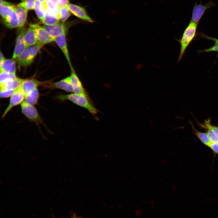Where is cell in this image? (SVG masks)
Returning <instances> with one entry per match:
<instances>
[{
  "label": "cell",
  "instance_id": "3",
  "mask_svg": "<svg viewBox=\"0 0 218 218\" xmlns=\"http://www.w3.org/2000/svg\"><path fill=\"white\" fill-rule=\"evenodd\" d=\"M42 46L37 44L27 48L17 58L19 66L26 67L31 64Z\"/></svg>",
  "mask_w": 218,
  "mask_h": 218
},
{
  "label": "cell",
  "instance_id": "1",
  "mask_svg": "<svg viewBox=\"0 0 218 218\" xmlns=\"http://www.w3.org/2000/svg\"><path fill=\"white\" fill-rule=\"evenodd\" d=\"M56 98L61 101H69L87 110L93 115L98 111L92 104L88 95L80 94L74 93L68 94H60Z\"/></svg>",
  "mask_w": 218,
  "mask_h": 218
},
{
  "label": "cell",
  "instance_id": "14",
  "mask_svg": "<svg viewBox=\"0 0 218 218\" xmlns=\"http://www.w3.org/2000/svg\"><path fill=\"white\" fill-rule=\"evenodd\" d=\"M44 83L35 78L24 79L21 87L25 96L39 86L42 85Z\"/></svg>",
  "mask_w": 218,
  "mask_h": 218
},
{
  "label": "cell",
  "instance_id": "11",
  "mask_svg": "<svg viewBox=\"0 0 218 218\" xmlns=\"http://www.w3.org/2000/svg\"><path fill=\"white\" fill-rule=\"evenodd\" d=\"M66 32L64 33L56 38L54 41L61 49L65 56L71 70L73 68L72 66L67 45Z\"/></svg>",
  "mask_w": 218,
  "mask_h": 218
},
{
  "label": "cell",
  "instance_id": "25",
  "mask_svg": "<svg viewBox=\"0 0 218 218\" xmlns=\"http://www.w3.org/2000/svg\"><path fill=\"white\" fill-rule=\"evenodd\" d=\"M35 0H25L21 2L18 5L25 7L28 10H32L34 9Z\"/></svg>",
  "mask_w": 218,
  "mask_h": 218
},
{
  "label": "cell",
  "instance_id": "34",
  "mask_svg": "<svg viewBox=\"0 0 218 218\" xmlns=\"http://www.w3.org/2000/svg\"><path fill=\"white\" fill-rule=\"evenodd\" d=\"M42 5L47 6L46 0H37Z\"/></svg>",
  "mask_w": 218,
  "mask_h": 218
},
{
  "label": "cell",
  "instance_id": "32",
  "mask_svg": "<svg viewBox=\"0 0 218 218\" xmlns=\"http://www.w3.org/2000/svg\"><path fill=\"white\" fill-rule=\"evenodd\" d=\"M209 147L214 153L218 154V142L212 143Z\"/></svg>",
  "mask_w": 218,
  "mask_h": 218
},
{
  "label": "cell",
  "instance_id": "33",
  "mask_svg": "<svg viewBox=\"0 0 218 218\" xmlns=\"http://www.w3.org/2000/svg\"><path fill=\"white\" fill-rule=\"evenodd\" d=\"M0 63L2 62L3 61H4V60L5 59L4 55H3V53H2L1 51H0Z\"/></svg>",
  "mask_w": 218,
  "mask_h": 218
},
{
  "label": "cell",
  "instance_id": "16",
  "mask_svg": "<svg viewBox=\"0 0 218 218\" xmlns=\"http://www.w3.org/2000/svg\"><path fill=\"white\" fill-rule=\"evenodd\" d=\"M15 9L6 18L2 19L4 24L8 28L12 29L19 27L18 20Z\"/></svg>",
  "mask_w": 218,
  "mask_h": 218
},
{
  "label": "cell",
  "instance_id": "36",
  "mask_svg": "<svg viewBox=\"0 0 218 218\" xmlns=\"http://www.w3.org/2000/svg\"><path fill=\"white\" fill-rule=\"evenodd\" d=\"M136 178H138L137 177H136L134 178V180H136L137 179H136Z\"/></svg>",
  "mask_w": 218,
  "mask_h": 218
},
{
  "label": "cell",
  "instance_id": "15",
  "mask_svg": "<svg viewBox=\"0 0 218 218\" xmlns=\"http://www.w3.org/2000/svg\"><path fill=\"white\" fill-rule=\"evenodd\" d=\"M24 39L27 48L38 44L36 32L33 27L30 26L26 30L24 35Z\"/></svg>",
  "mask_w": 218,
  "mask_h": 218
},
{
  "label": "cell",
  "instance_id": "26",
  "mask_svg": "<svg viewBox=\"0 0 218 218\" xmlns=\"http://www.w3.org/2000/svg\"><path fill=\"white\" fill-rule=\"evenodd\" d=\"M204 124H200V125L204 128H209L211 129L218 136V127L211 124L210 119L206 120Z\"/></svg>",
  "mask_w": 218,
  "mask_h": 218
},
{
  "label": "cell",
  "instance_id": "18",
  "mask_svg": "<svg viewBox=\"0 0 218 218\" xmlns=\"http://www.w3.org/2000/svg\"><path fill=\"white\" fill-rule=\"evenodd\" d=\"M28 11L25 7L18 4L16 7L15 11L18 19L19 27H23L26 24Z\"/></svg>",
  "mask_w": 218,
  "mask_h": 218
},
{
  "label": "cell",
  "instance_id": "8",
  "mask_svg": "<svg viewBox=\"0 0 218 218\" xmlns=\"http://www.w3.org/2000/svg\"><path fill=\"white\" fill-rule=\"evenodd\" d=\"M25 95L21 87L16 90L10 97L9 103L2 115V118L5 117L14 107L21 104L24 101Z\"/></svg>",
  "mask_w": 218,
  "mask_h": 218
},
{
  "label": "cell",
  "instance_id": "27",
  "mask_svg": "<svg viewBox=\"0 0 218 218\" xmlns=\"http://www.w3.org/2000/svg\"><path fill=\"white\" fill-rule=\"evenodd\" d=\"M207 130V134L212 143L218 142V136L211 129L209 128H206Z\"/></svg>",
  "mask_w": 218,
  "mask_h": 218
},
{
  "label": "cell",
  "instance_id": "13",
  "mask_svg": "<svg viewBox=\"0 0 218 218\" xmlns=\"http://www.w3.org/2000/svg\"><path fill=\"white\" fill-rule=\"evenodd\" d=\"M71 78L74 93L78 94L88 95L74 68L71 70Z\"/></svg>",
  "mask_w": 218,
  "mask_h": 218
},
{
  "label": "cell",
  "instance_id": "24",
  "mask_svg": "<svg viewBox=\"0 0 218 218\" xmlns=\"http://www.w3.org/2000/svg\"><path fill=\"white\" fill-rule=\"evenodd\" d=\"M16 77V74H10L4 71H0V84L3 83L8 80L14 79Z\"/></svg>",
  "mask_w": 218,
  "mask_h": 218
},
{
  "label": "cell",
  "instance_id": "19",
  "mask_svg": "<svg viewBox=\"0 0 218 218\" xmlns=\"http://www.w3.org/2000/svg\"><path fill=\"white\" fill-rule=\"evenodd\" d=\"M57 15L53 11L47 8L43 19L41 22L44 25H52L60 22Z\"/></svg>",
  "mask_w": 218,
  "mask_h": 218
},
{
  "label": "cell",
  "instance_id": "7",
  "mask_svg": "<svg viewBox=\"0 0 218 218\" xmlns=\"http://www.w3.org/2000/svg\"><path fill=\"white\" fill-rule=\"evenodd\" d=\"M46 83L45 82L43 85L46 88L51 89H59L68 92H74L70 75L58 81Z\"/></svg>",
  "mask_w": 218,
  "mask_h": 218
},
{
  "label": "cell",
  "instance_id": "29",
  "mask_svg": "<svg viewBox=\"0 0 218 218\" xmlns=\"http://www.w3.org/2000/svg\"><path fill=\"white\" fill-rule=\"evenodd\" d=\"M199 51L200 52H208L211 51L218 52V45H214L210 48L205 49L203 50Z\"/></svg>",
  "mask_w": 218,
  "mask_h": 218
},
{
  "label": "cell",
  "instance_id": "17",
  "mask_svg": "<svg viewBox=\"0 0 218 218\" xmlns=\"http://www.w3.org/2000/svg\"><path fill=\"white\" fill-rule=\"evenodd\" d=\"M0 71L16 74V62L15 59H5L0 63Z\"/></svg>",
  "mask_w": 218,
  "mask_h": 218
},
{
  "label": "cell",
  "instance_id": "20",
  "mask_svg": "<svg viewBox=\"0 0 218 218\" xmlns=\"http://www.w3.org/2000/svg\"><path fill=\"white\" fill-rule=\"evenodd\" d=\"M39 96V92L37 88L25 96L24 101L28 104L34 106L38 103Z\"/></svg>",
  "mask_w": 218,
  "mask_h": 218
},
{
  "label": "cell",
  "instance_id": "37",
  "mask_svg": "<svg viewBox=\"0 0 218 218\" xmlns=\"http://www.w3.org/2000/svg\"><path fill=\"white\" fill-rule=\"evenodd\" d=\"M81 218V217H73V218Z\"/></svg>",
  "mask_w": 218,
  "mask_h": 218
},
{
  "label": "cell",
  "instance_id": "9",
  "mask_svg": "<svg viewBox=\"0 0 218 218\" xmlns=\"http://www.w3.org/2000/svg\"><path fill=\"white\" fill-rule=\"evenodd\" d=\"M30 26L35 29L37 38L38 44L44 45L54 41V38L42 26L36 24H31Z\"/></svg>",
  "mask_w": 218,
  "mask_h": 218
},
{
  "label": "cell",
  "instance_id": "21",
  "mask_svg": "<svg viewBox=\"0 0 218 218\" xmlns=\"http://www.w3.org/2000/svg\"><path fill=\"white\" fill-rule=\"evenodd\" d=\"M47 8V6L42 5L38 0H35L34 10L37 16L41 21L45 17Z\"/></svg>",
  "mask_w": 218,
  "mask_h": 218
},
{
  "label": "cell",
  "instance_id": "28",
  "mask_svg": "<svg viewBox=\"0 0 218 218\" xmlns=\"http://www.w3.org/2000/svg\"><path fill=\"white\" fill-rule=\"evenodd\" d=\"M15 90H0V97L1 98H5L10 97Z\"/></svg>",
  "mask_w": 218,
  "mask_h": 218
},
{
  "label": "cell",
  "instance_id": "22",
  "mask_svg": "<svg viewBox=\"0 0 218 218\" xmlns=\"http://www.w3.org/2000/svg\"><path fill=\"white\" fill-rule=\"evenodd\" d=\"M192 126L193 133L197 136L203 144L209 147L212 142L210 140L207 133L199 131L195 129L193 125Z\"/></svg>",
  "mask_w": 218,
  "mask_h": 218
},
{
  "label": "cell",
  "instance_id": "5",
  "mask_svg": "<svg viewBox=\"0 0 218 218\" xmlns=\"http://www.w3.org/2000/svg\"><path fill=\"white\" fill-rule=\"evenodd\" d=\"M22 114L30 121L37 125L42 123L43 120L37 109L34 106L26 103L24 101L21 104Z\"/></svg>",
  "mask_w": 218,
  "mask_h": 218
},
{
  "label": "cell",
  "instance_id": "2",
  "mask_svg": "<svg viewBox=\"0 0 218 218\" xmlns=\"http://www.w3.org/2000/svg\"><path fill=\"white\" fill-rule=\"evenodd\" d=\"M198 24L190 20L181 38L178 41L180 44V50L178 62L181 60L186 49L196 36Z\"/></svg>",
  "mask_w": 218,
  "mask_h": 218
},
{
  "label": "cell",
  "instance_id": "35",
  "mask_svg": "<svg viewBox=\"0 0 218 218\" xmlns=\"http://www.w3.org/2000/svg\"><path fill=\"white\" fill-rule=\"evenodd\" d=\"M167 161L165 160H163L161 161V163L163 164H164L167 163Z\"/></svg>",
  "mask_w": 218,
  "mask_h": 218
},
{
  "label": "cell",
  "instance_id": "30",
  "mask_svg": "<svg viewBox=\"0 0 218 218\" xmlns=\"http://www.w3.org/2000/svg\"><path fill=\"white\" fill-rule=\"evenodd\" d=\"M200 36L205 39L214 41L215 42L214 45H218V38L210 37L203 33L201 34Z\"/></svg>",
  "mask_w": 218,
  "mask_h": 218
},
{
  "label": "cell",
  "instance_id": "4",
  "mask_svg": "<svg viewBox=\"0 0 218 218\" xmlns=\"http://www.w3.org/2000/svg\"><path fill=\"white\" fill-rule=\"evenodd\" d=\"M79 22L80 21L78 20L64 23L60 21L54 25H44L42 27L55 40L58 36L66 32L69 27Z\"/></svg>",
  "mask_w": 218,
  "mask_h": 218
},
{
  "label": "cell",
  "instance_id": "23",
  "mask_svg": "<svg viewBox=\"0 0 218 218\" xmlns=\"http://www.w3.org/2000/svg\"><path fill=\"white\" fill-rule=\"evenodd\" d=\"M71 14L68 6L62 7L59 9L58 14L59 20L61 22H65L71 16Z\"/></svg>",
  "mask_w": 218,
  "mask_h": 218
},
{
  "label": "cell",
  "instance_id": "12",
  "mask_svg": "<svg viewBox=\"0 0 218 218\" xmlns=\"http://www.w3.org/2000/svg\"><path fill=\"white\" fill-rule=\"evenodd\" d=\"M22 28L16 39L12 56L14 59L17 58L27 48L24 39V35L26 29Z\"/></svg>",
  "mask_w": 218,
  "mask_h": 218
},
{
  "label": "cell",
  "instance_id": "38",
  "mask_svg": "<svg viewBox=\"0 0 218 218\" xmlns=\"http://www.w3.org/2000/svg\"><path fill=\"white\" fill-rule=\"evenodd\" d=\"M25 0H21V2H23L25 1Z\"/></svg>",
  "mask_w": 218,
  "mask_h": 218
},
{
  "label": "cell",
  "instance_id": "6",
  "mask_svg": "<svg viewBox=\"0 0 218 218\" xmlns=\"http://www.w3.org/2000/svg\"><path fill=\"white\" fill-rule=\"evenodd\" d=\"M216 5V3L211 0L203 5L201 3L198 4L195 2L193 9L191 20L198 24L206 11L214 6Z\"/></svg>",
  "mask_w": 218,
  "mask_h": 218
},
{
  "label": "cell",
  "instance_id": "31",
  "mask_svg": "<svg viewBox=\"0 0 218 218\" xmlns=\"http://www.w3.org/2000/svg\"><path fill=\"white\" fill-rule=\"evenodd\" d=\"M70 2L68 0H59L58 6L60 8L62 7L68 6Z\"/></svg>",
  "mask_w": 218,
  "mask_h": 218
},
{
  "label": "cell",
  "instance_id": "10",
  "mask_svg": "<svg viewBox=\"0 0 218 218\" xmlns=\"http://www.w3.org/2000/svg\"><path fill=\"white\" fill-rule=\"evenodd\" d=\"M68 7L71 13L79 19L90 23L94 22V20L88 15L84 7L70 3Z\"/></svg>",
  "mask_w": 218,
  "mask_h": 218
}]
</instances>
